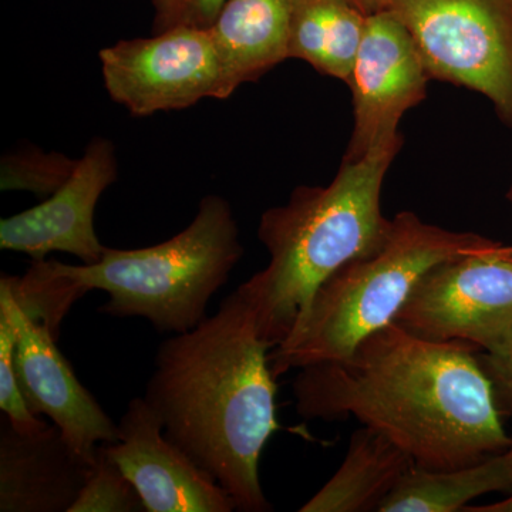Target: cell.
Listing matches in <instances>:
<instances>
[{
    "label": "cell",
    "instance_id": "9a60e30c",
    "mask_svg": "<svg viewBox=\"0 0 512 512\" xmlns=\"http://www.w3.org/2000/svg\"><path fill=\"white\" fill-rule=\"evenodd\" d=\"M414 466L412 457L389 437L363 426L352 434L348 453L335 476L299 511H379Z\"/></svg>",
    "mask_w": 512,
    "mask_h": 512
},
{
    "label": "cell",
    "instance_id": "7a4b0ae2",
    "mask_svg": "<svg viewBox=\"0 0 512 512\" xmlns=\"http://www.w3.org/2000/svg\"><path fill=\"white\" fill-rule=\"evenodd\" d=\"M271 350L237 289L200 325L161 343L144 396L165 436L239 512L272 511L259 478L262 451L281 429Z\"/></svg>",
    "mask_w": 512,
    "mask_h": 512
},
{
    "label": "cell",
    "instance_id": "4fadbf2b",
    "mask_svg": "<svg viewBox=\"0 0 512 512\" xmlns=\"http://www.w3.org/2000/svg\"><path fill=\"white\" fill-rule=\"evenodd\" d=\"M94 463L80 456L55 424L20 433L0 427V512H70Z\"/></svg>",
    "mask_w": 512,
    "mask_h": 512
},
{
    "label": "cell",
    "instance_id": "8992f818",
    "mask_svg": "<svg viewBox=\"0 0 512 512\" xmlns=\"http://www.w3.org/2000/svg\"><path fill=\"white\" fill-rule=\"evenodd\" d=\"M375 12L409 32L431 79L483 94L512 126V0H375Z\"/></svg>",
    "mask_w": 512,
    "mask_h": 512
},
{
    "label": "cell",
    "instance_id": "6da1fadb",
    "mask_svg": "<svg viewBox=\"0 0 512 512\" xmlns=\"http://www.w3.org/2000/svg\"><path fill=\"white\" fill-rule=\"evenodd\" d=\"M292 389L305 419L355 417L424 470H453L512 447L474 350L419 338L394 322L342 359L299 369Z\"/></svg>",
    "mask_w": 512,
    "mask_h": 512
},
{
    "label": "cell",
    "instance_id": "30bf717a",
    "mask_svg": "<svg viewBox=\"0 0 512 512\" xmlns=\"http://www.w3.org/2000/svg\"><path fill=\"white\" fill-rule=\"evenodd\" d=\"M0 308L10 313L18 328L15 372L29 409L36 416L49 417L64 440L94 463L100 444L117 440L119 424L74 375L72 366L57 349L53 330L30 319L3 284Z\"/></svg>",
    "mask_w": 512,
    "mask_h": 512
},
{
    "label": "cell",
    "instance_id": "d4e9b609",
    "mask_svg": "<svg viewBox=\"0 0 512 512\" xmlns=\"http://www.w3.org/2000/svg\"><path fill=\"white\" fill-rule=\"evenodd\" d=\"M508 198H510V201L512 202V187H511L510 194H508Z\"/></svg>",
    "mask_w": 512,
    "mask_h": 512
},
{
    "label": "cell",
    "instance_id": "3957f363",
    "mask_svg": "<svg viewBox=\"0 0 512 512\" xmlns=\"http://www.w3.org/2000/svg\"><path fill=\"white\" fill-rule=\"evenodd\" d=\"M397 153L380 150L362 160H343L332 183L301 185L285 205L262 215L258 238L269 262L238 291L272 349L288 338L330 275L386 237L390 220L382 214L380 198Z\"/></svg>",
    "mask_w": 512,
    "mask_h": 512
},
{
    "label": "cell",
    "instance_id": "9c48e42d",
    "mask_svg": "<svg viewBox=\"0 0 512 512\" xmlns=\"http://www.w3.org/2000/svg\"><path fill=\"white\" fill-rule=\"evenodd\" d=\"M430 80L409 32L384 13L367 15L346 83L352 90L355 127L343 160H362L380 150L399 151L400 120L426 99Z\"/></svg>",
    "mask_w": 512,
    "mask_h": 512
},
{
    "label": "cell",
    "instance_id": "5b68a950",
    "mask_svg": "<svg viewBox=\"0 0 512 512\" xmlns=\"http://www.w3.org/2000/svg\"><path fill=\"white\" fill-rule=\"evenodd\" d=\"M244 248L231 205L220 195L202 198L197 215L168 241L141 249L104 248L99 262L55 272L80 292L103 291L99 311L114 318H144L160 332H188L207 318L208 303L241 261Z\"/></svg>",
    "mask_w": 512,
    "mask_h": 512
},
{
    "label": "cell",
    "instance_id": "8fae6325",
    "mask_svg": "<svg viewBox=\"0 0 512 512\" xmlns=\"http://www.w3.org/2000/svg\"><path fill=\"white\" fill-rule=\"evenodd\" d=\"M100 447L136 487L146 512L237 511L217 480L165 436L144 397L128 403L117 440Z\"/></svg>",
    "mask_w": 512,
    "mask_h": 512
},
{
    "label": "cell",
    "instance_id": "5bb4252c",
    "mask_svg": "<svg viewBox=\"0 0 512 512\" xmlns=\"http://www.w3.org/2000/svg\"><path fill=\"white\" fill-rule=\"evenodd\" d=\"M292 0H227L211 28L225 99L289 59Z\"/></svg>",
    "mask_w": 512,
    "mask_h": 512
},
{
    "label": "cell",
    "instance_id": "2e32d148",
    "mask_svg": "<svg viewBox=\"0 0 512 512\" xmlns=\"http://www.w3.org/2000/svg\"><path fill=\"white\" fill-rule=\"evenodd\" d=\"M366 19L349 0H292L289 59L348 83Z\"/></svg>",
    "mask_w": 512,
    "mask_h": 512
},
{
    "label": "cell",
    "instance_id": "ac0fdd59",
    "mask_svg": "<svg viewBox=\"0 0 512 512\" xmlns=\"http://www.w3.org/2000/svg\"><path fill=\"white\" fill-rule=\"evenodd\" d=\"M146 512L126 474L99 446L89 478L70 512Z\"/></svg>",
    "mask_w": 512,
    "mask_h": 512
},
{
    "label": "cell",
    "instance_id": "ffe728a7",
    "mask_svg": "<svg viewBox=\"0 0 512 512\" xmlns=\"http://www.w3.org/2000/svg\"><path fill=\"white\" fill-rule=\"evenodd\" d=\"M18 328L15 320L0 308V409L13 429L20 433H36L49 424L32 413L23 397L15 372V350Z\"/></svg>",
    "mask_w": 512,
    "mask_h": 512
},
{
    "label": "cell",
    "instance_id": "44dd1931",
    "mask_svg": "<svg viewBox=\"0 0 512 512\" xmlns=\"http://www.w3.org/2000/svg\"><path fill=\"white\" fill-rule=\"evenodd\" d=\"M227 0H153V33L175 28L211 29Z\"/></svg>",
    "mask_w": 512,
    "mask_h": 512
},
{
    "label": "cell",
    "instance_id": "d6986e66",
    "mask_svg": "<svg viewBox=\"0 0 512 512\" xmlns=\"http://www.w3.org/2000/svg\"><path fill=\"white\" fill-rule=\"evenodd\" d=\"M76 164L62 154L20 151L3 158L0 185L3 191L26 190L45 197L66 183Z\"/></svg>",
    "mask_w": 512,
    "mask_h": 512
},
{
    "label": "cell",
    "instance_id": "603a6c76",
    "mask_svg": "<svg viewBox=\"0 0 512 512\" xmlns=\"http://www.w3.org/2000/svg\"><path fill=\"white\" fill-rule=\"evenodd\" d=\"M464 511L468 512H512V493L510 497L497 503L481 505V507H466Z\"/></svg>",
    "mask_w": 512,
    "mask_h": 512
},
{
    "label": "cell",
    "instance_id": "52a82bcc",
    "mask_svg": "<svg viewBox=\"0 0 512 512\" xmlns=\"http://www.w3.org/2000/svg\"><path fill=\"white\" fill-rule=\"evenodd\" d=\"M393 322L419 338L493 352L512 330V245L493 241L434 266Z\"/></svg>",
    "mask_w": 512,
    "mask_h": 512
},
{
    "label": "cell",
    "instance_id": "277c9868",
    "mask_svg": "<svg viewBox=\"0 0 512 512\" xmlns=\"http://www.w3.org/2000/svg\"><path fill=\"white\" fill-rule=\"evenodd\" d=\"M491 242L474 232L427 224L414 212H399L379 247L330 275L288 338L271 350L275 379L349 355L363 339L393 322L431 268Z\"/></svg>",
    "mask_w": 512,
    "mask_h": 512
},
{
    "label": "cell",
    "instance_id": "7c38bea8",
    "mask_svg": "<svg viewBox=\"0 0 512 512\" xmlns=\"http://www.w3.org/2000/svg\"><path fill=\"white\" fill-rule=\"evenodd\" d=\"M117 180L111 141L94 138L66 183L46 201L0 221V249L42 261L52 252L77 256L92 265L103 256L94 229V212L103 192Z\"/></svg>",
    "mask_w": 512,
    "mask_h": 512
},
{
    "label": "cell",
    "instance_id": "cb8c5ba5",
    "mask_svg": "<svg viewBox=\"0 0 512 512\" xmlns=\"http://www.w3.org/2000/svg\"><path fill=\"white\" fill-rule=\"evenodd\" d=\"M349 2L362 10L365 15H372L375 12V0H349Z\"/></svg>",
    "mask_w": 512,
    "mask_h": 512
},
{
    "label": "cell",
    "instance_id": "e0dca14e",
    "mask_svg": "<svg viewBox=\"0 0 512 512\" xmlns=\"http://www.w3.org/2000/svg\"><path fill=\"white\" fill-rule=\"evenodd\" d=\"M511 491L512 447L453 470L431 471L414 466L379 512H456L481 495Z\"/></svg>",
    "mask_w": 512,
    "mask_h": 512
},
{
    "label": "cell",
    "instance_id": "7402d4cb",
    "mask_svg": "<svg viewBox=\"0 0 512 512\" xmlns=\"http://www.w3.org/2000/svg\"><path fill=\"white\" fill-rule=\"evenodd\" d=\"M484 372L493 383L495 396L503 394L512 406V330L493 352L480 359Z\"/></svg>",
    "mask_w": 512,
    "mask_h": 512
},
{
    "label": "cell",
    "instance_id": "ba28073f",
    "mask_svg": "<svg viewBox=\"0 0 512 512\" xmlns=\"http://www.w3.org/2000/svg\"><path fill=\"white\" fill-rule=\"evenodd\" d=\"M111 99L136 117L225 100L224 73L211 29L175 28L120 40L100 52Z\"/></svg>",
    "mask_w": 512,
    "mask_h": 512
}]
</instances>
